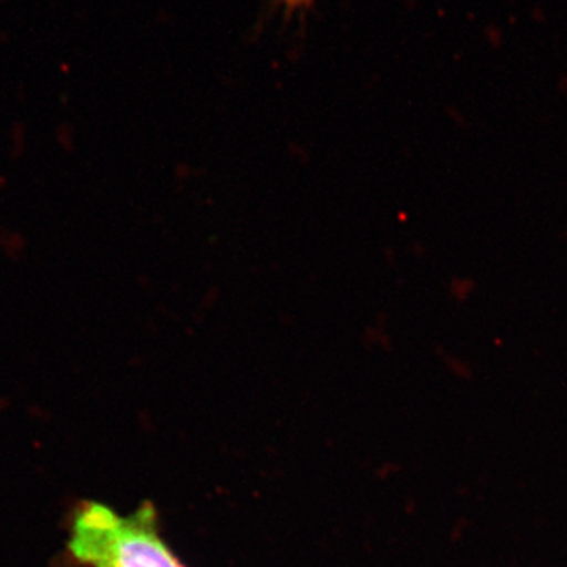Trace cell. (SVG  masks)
Here are the masks:
<instances>
[{"instance_id": "1", "label": "cell", "mask_w": 567, "mask_h": 567, "mask_svg": "<svg viewBox=\"0 0 567 567\" xmlns=\"http://www.w3.org/2000/svg\"><path fill=\"white\" fill-rule=\"evenodd\" d=\"M66 554L81 567H186L164 539L152 503L121 514L81 502L70 517Z\"/></svg>"}, {"instance_id": "2", "label": "cell", "mask_w": 567, "mask_h": 567, "mask_svg": "<svg viewBox=\"0 0 567 567\" xmlns=\"http://www.w3.org/2000/svg\"><path fill=\"white\" fill-rule=\"evenodd\" d=\"M312 0H286V3L290 9H300V7L309 6Z\"/></svg>"}]
</instances>
